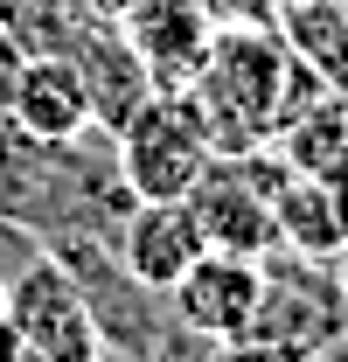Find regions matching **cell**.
I'll use <instances>...</instances> for the list:
<instances>
[{
	"instance_id": "8fae6325",
	"label": "cell",
	"mask_w": 348,
	"mask_h": 362,
	"mask_svg": "<svg viewBox=\"0 0 348 362\" xmlns=\"http://www.w3.org/2000/svg\"><path fill=\"white\" fill-rule=\"evenodd\" d=\"M272 223H279V251L342 258L348 251V181H313L279 160L272 168Z\"/></svg>"
},
{
	"instance_id": "7c38bea8",
	"label": "cell",
	"mask_w": 348,
	"mask_h": 362,
	"mask_svg": "<svg viewBox=\"0 0 348 362\" xmlns=\"http://www.w3.org/2000/svg\"><path fill=\"white\" fill-rule=\"evenodd\" d=\"M272 153L293 168V175H313V181H348V98H313L300 119H286Z\"/></svg>"
},
{
	"instance_id": "52a82bcc",
	"label": "cell",
	"mask_w": 348,
	"mask_h": 362,
	"mask_svg": "<svg viewBox=\"0 0 348 362\" xmlns=\"http://www.w3.org/2000/svg\"><path fill=\"white\" fill-rule=\"evenodd\" d=\"M112 28H119V42L132 49V63L146 70L153 90H188L223 21L209 0H126L112 14Z\"/></svg>"
},
{
	"instance_id": "277c9868",
	"label": "cell",
	"mask_w": 348,
	"mask_h": 362,
	"mask_svg": "<svg viewBox=\"0 0 348 362\" xmlns=\"http://www.w3.org/2000/svg\"><path fill=\"white\" fill-rule=\"evenodd\" d=\"M258 265H265V293H258V320H251L258 341H272L286 362H300L348 334V300H342L335 258H300V251L272 258L265 251Z\"/></svg>"
},
{
	"instance_id": "ba28073f",
	"label": "cell",
	"mask_w": 348,
	"mask_h": 362,
	"mask_svg": "<svg viewBox=\"0 0 348 362\" xmlns=\"http://www.w3.org/2000/svg\"><path fill=\"white\" fill-rule=\"evenodd\" d=\"M0 119L35 146H70V139L98 133V98H91L84 70L63 56V49H28L21 70H14V90L0 105Z\"/></svg>"
},
{
	"instance_id": "9c48e42d",
	"label": "cell",
	"mask_w": 348,
	"mask_h": 362,
	"mask_svg": "<svg viewBox=\"0 0 348 362\" xmlns=\"http://www.w3.org/2000/svg\"><path fill=\"white\" fill-rule=\"evenodd\" d=\"M258 293H265V265L258 258L202 251L161 300H168V320L181 334H195V341H237V334H251V320H258Z\"/></svg>"
},
{
	"instance_id": "30bf717a",
	"label": "cell",
	"mask_w": 348,
	"mask_h": 362,
	"mask_svg": "<svg viewBox=\"0 0 348 362\" xmlns=\"http://www.w3.org/2000/svg\"><path fill=\"white\" fill-rule=\"evenodd\" d=\"M112 251H119V265L139 286L168 293L209 244H202V230L188 216V202H132L126 216H119V230H112Z\"/></svg>"
},
{
	"instance_id": "7a4b0ae2",
	"label": "cell",
	"mask_w": 348,
	"mask_h": 362,
	"mask_svg": "<svg viewBox=\"0 0 348 362\" xmlns=\"http://www.w3.org/2000/svg\"><path fill=\"white\" fill-rule=\"evenodd\" d=\"M112 160L139 202H181L202 181V168L216 160V139L188 90H146L132 105V119L112 133Z\"/></svg>"
},
{
	"instance_id": "e0dca14e",
	"label": "cell",
	"mask_w": 348,
	"mask_h": 362,
	"mask_svg": "<svg viewBox=\"0 0 348 362\" xmlns=\"http://www.w3.org/2000/svg\"><path fill=\"white\" fill-rule=\"evenodd\" d=\"M300 362H348V334H342V341H327V349H313V356H300Z\"/></svg>"
},
{
	"instance_id": "9a60e30c",
	"label": "cell",
	"mask_w": 348,
	"mask_h": 362,
	"mask_svg": "<svg viewBox=\"0 0 348 362\" xmlns=\"http://www.w3.org/2000/svg\"><path fill=\"white\" fill-rule=\"evenodd\" d=\"M195 362H286V356L272 341H258V334H237V341H202Z\"/></svg>"
},
{
	"instance_id": "2e32d148",
	"label": "cell",
	"mask_w": 348,
	"mask_h": 362,
	"mask_svg": "<svg viewBox=\"0 0 348 362\" xmlns=\"http://www.w3.org/2000/svg\"><path fill=\"white\" fill-rule=\"evenodd\" d=\"M0 362H28V349H21V334L0 320Z\"/></svg>"
},
{
	"instance_id": "8992f818",
	"label": "cell",
	"mask_w": 348,
	"mask_h": 362,
	"mask_svg": "<svg viewBox=\"0 0 348 362\" xmlns=\"http://www.w3.org/2000/svg\"><path fill=\"white\" fill-rule=\"evenodd\" d=\"M7 327L21 334L28 362H105L98 320H91L84 293H77V279L63 272L56 251H42L7 286Z\"/></svg>"
},
{
	"instance_id": "ac0fdd59",
	"label": "cell",
	"mask_w": 348,
	"mask_h": 362,
	"mask_svg": "<svg viewBox=\"0 0 348 362\" xmlns=\"http://www.w3.org/2000/svg\"><path fill=\"white\" fill-rule=\"evenodd\" d=\"M91 14H105V21H112V14H119V7H126V0H84Z\"/></svg>"
},
{
	"instance_id": "d6986e66",
	"label": "cell",
	"mask_w": 348,
	"mask_h": 362,
	"mask_svg": "<svg viewBox=\"0 0 348 362\" xmlns=\"http://www.w3.org/2000/svg\"><path fill=\"white\" fill-rule=\"evenodd\" d=\"M0 320H7V279H0Z\"/></svg>"
},
{
	"instance_id": "5b68a950",
	"label": "cell",
	"mask_w": 348,
	"mask_h": 362,
	"mask_svg": "<svg viewBox=\"0 0 348 362\" xmlns=\"http://www.w3.org/2000/svg\"><path fill=\"white\" fill-rule=\"evenodd\" d=\"M272 168H279L272 146H258V153H216V160L202 168V181L181 195L209 251H230V258H265V251H279Z\"/></svg>"
},
{
	"instance_id": "3957f363",
	"label": "cell",
	"mask_w": 348,
	"mask_h": 362,
	"mask_svg": "<svg viewBox=\"0 0 348 362\" xmlns=\"http://www.w3.org/2000/svg\"><path fill=\"white\" fill-rule=\"evenodd\" d=\"M42 244L63 258V272L77 279L91 320H98V341H105V362H146L168 341L174 320H168V307H161V293L139 286V279L119 265V251H112L105 230H56Z\"/></svg>"
},
{
	"instance_id": "6da1fadb",
	"label": "cell",
	"mask_w": 348,
	"mask_h": 362,
	"mask_svg": "<svg viewBox=\"0 0 348 362\" xmlns=\"http://www.w3.org/2000/svg\"><path fill=\"white\" fill-rule=\"evenodd\" d=\"M286 63L293 49L279 42V28H244L223 21L202 70H195V112L216 139V153H258L279 133V98H286Z\"/></svg>"
},
{
	"instance_id": "4fadbf2b",
	"label": "cell",
	"mask_w": 348,
	"mask_h": 362,
	"mask_svg": "<svg viewBox=\"0 0 348 362\" xmlns=\"http://www.w3.org/2000/svg\"><path fill=\"white\" fill-rule=\"evenodd\" d=\"M279 42L335 98H348V0H293L279 14Z\"/></svg>"
},
{
	"instance_id": "5bb4252c",
	"label": "cell",
	"mask_w": 348,
	"mask_h": 362,
	"mask_svg": "<svg viewBox=\"0 0 348 362\" xmlns=\"http://www.w3.org/2000/svg\"><path fill=\"white\" fill-rule=\"evenodd\" d=\"M216 7V21H244V28H279V14L293 7V0H209Z\"/></svg>"
}]
</instances>
